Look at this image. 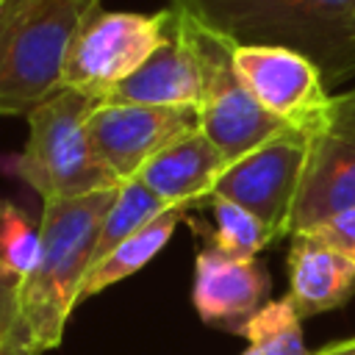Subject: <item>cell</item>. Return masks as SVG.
<instances>
[{"mask_svg": "<svg viewBox=\"0 0 355 355\" xmlns=\"http://www.w3.org/2000/svg\"><path fill=\"white\" fill-rule=\"evenodd\" d=\"M116 189L72 200H44L36 266L17 283H0V355H42L61 344L92 269L100 222Z\"/></svg>", "mask_w": 355, "mask_h": 355, "instance_id": "1", "label": "cell"}, {"mask_svg": "<svg viewBox=\"0 0 355 355\" xmlns=\"http://www.w3.org/2000/svg\"><path fill=\"white\" fill-rule=\"evenodd\" d=\"M233 44L291 47L327 86L355 75V0H166Z\"/></svg>", "mask_w": 355, "mask_h": 355, "instance_id": "2", "label": "cell"}, {"mask_svg": "<svg viewBox=\"0 0 355 355\" xmlns=\"http://www.w3.org/2000/svg\"><path fill=\"white\" fill-rule=\"evenodd\" d=\"M94 105L97 100L83 92L58 89L28 114V141L11 161V169L42 202L119 186L89 139V114Z\"/></svg>", "mask_w": 355, "mask_h": 355, "instance_id": "3", "label": "cell"}, {"mask_svg": "<svg viewBox=\"0 0 355 355\" xmlns=\"http://www.w3.org/2000/svg\"><path fill=\"white\" fill-rule=\"evenodd\" d=\"M316 233L355 258V86L333 94L324 125L308 139V158L288 236Z\"/></svg>", "mask_w": 355, "mask_h": 355, "instance_id": "4", "label": "cell"}, {"mask_svg": "<svg viewBox=\"0 0 355 355\" xmlns=\"http://www.w3.org/2000/svg\"><path fill=\"white\" fill-rule=\"evenodd\" d=\"M180 28L189 39L200 72V130L216 144L227 164L277 136L294 133L255 103L233 67L236 44L227 36L202 25L186 11H180Z\"/></svg>", "mask_w": 355, "mask_h": 355, "instance_id": "5", "label": "cell"}, {"mask_svg": "<svg viewBox=\"0 0 355 355\" xmlns=\"http://www.w3.org/2000/svg\"><path fill=\"white\" fill-rule=\"evenodd\" d=\"M100 0H47L0 33V116L31 114L61 89L69 44Z\"/></svg>", "mask_w": 355, "mask_h": 355, "instance_id": "6", "label": "cell"}, {"mask_svg": "<svg viewBox=\"0 0 355 355\" xmlns=\"http://www.w3.org/2000/svg\"><path fill=\"white\" fill-rule=\"evenodd\" d=\"M172 25V6L155 14L103 8L92 11L69 44L61 72V89H75L97 97L103 89L136 72L169 36Z\"/></svg>", "mask_w": 355, "mask_h": 355, "instance_id": "7", "label": "cell"}, {"mask_svg": "<svg viewBox=\"0 0 355 355\" xmlns=\"http://www.w3.org/2000/svg\"><path fill=\"white\" fill-rule=\"evenodd\" d=\"M233 67L255 103L294 133L311 139L333 108L322 69L291 47L236 44Z\"/></svg>", "mask_w": 355, "mask_h": 355, "instance_id": "8", "label": "cell"}, {"mask_svg": "<svg viewBox=\"0 0 355 355\" xmlns=\"http://www.w3.org/2000/svg\"><path fill=\"white\" fill-rule=\"evenodd\" d=\"M305 158H308L305 136L300 133L277 136L263 147L230 161L222 169L211 194L244 205L258 219H263L277 239H283L288 236Z\"/></svg>", "mask_w": 355, "mask_h": 355, "instance_id": "9", "label": "cell"}, {"mask_svg": "<svg viewBox=\"0 0 355 355\" xmlns=\"http://www.w3.org/2000/svg\"><path fill=\"white\" fill-rule=\"evenodd\" d=\"M200 116L191 105H133L97 103L89 114V139L100 161L122 183L136 178L141 166L172 144L178 136L197 130Z\"/></svg>", "mask_w": 355, "mask_h": 355, "instance_id": "10", "label": "cell"}, {"mask_svg": "<svg viewBox=\"0 0 355 355\" xmlns=\"http://www.w3.org/2000/svg\"><path fill=\"white\" fill-rule=\"evenodd\" d=\"M269 272L258 258H233L205 244L194 258L191 305L208 327L244 333L247 322L269 302Z\"/></svg>", "mask_w": 355, "mask_h": 355, "instance_id": "11", "label": "cell"}, {"mask_svg": "<svg viewBox=\"0 0 355 355\" xmlns=\"http://www.w3.org/2000/svg\"><path fill=\"white\" fill-rule=\"evenodd\" d=\"M175 8V6H172ZM97 103H133V105H191L200 103V72L189 39L180 28V11L175 8V25L158 50L128 78L103 89Z\"/></svg>", "mask_w": 355, "mask_h": 355, "instance_id": "12", "label": "cell"}, {"mask_svg": "<svg viewBox=\"0 0 355 355\" xmlns=\"http://www.w3.org/2000/svg\"><path fill=\"white\" fill-rule=\"evenodd\" d=\"M288 300L302 319L341 308L355 294V258L316 233L291 236Z\"/></svg>", "mask_w": 355, "mask_h": 355, "instance_id": "13", "label": "cell"}, {"mask_svg": "<svg viewBox=\"0 0 355 355\" xmlns=\"http://www.w3.org/2000/svg\"><path fill=\"white\" fill-rule=\"evenodd\" d=\"M225 166V155L197 128L155 153L136 178L166 205L191 208L211 197Z\"/></svg>", "mask_w": 355, "mask_h": 355, "instance_id": "14", "label": "cell"}, {"mask_svg": "<svg viewBox=\"0 0 355 355\" xmlns=\"http://www.w3.org/2000/svg\"><path fill=\"white\" fill-rule=\"evenodd\" d=\"M186 211H189V208L172 205V208H166L158 219H153L150 225H144L141 230H136L133 236H128L119 247H114L100 263H94V266L89 269V275H86V280H83V286H80L78 302H83V300H89V297L105 291L108 286L122 283L125 277H130V275H136L139 269H144V266L166 247V241L172 239L175 227L183 222Z\"/></svg>", "mask_w": 355, "mask_h": 355, "instance_id": "15", "label": "cell"}, {"mask_svg": "<svg viewBox=\"0 0 355 355\" xmlns=\"http://www.w3.org/2000/svg\"><path fill=\"white\" fill-rule=\"evenodd\" d=\"M166 208L161 197H155L139 178H128L119 183L114 202L108 205L100 230H97V241H94V255H92V266L100 263L114 247H119L128 236H133L136 230H141L144 225H150L153 219H158Z\"/></svg>", "mask_w": 355, "mask_h": 355, "instance_id": "16", "label": "cell"}, {"mask_svg": "<svg viewBox=\"0 0 355 355\" xmlns=\"http://www.w3.org/2000/svg\"><path fill=\"white\" fill-rule=\"evenodd\" d=\"M205 205L214 214V230L205 233V244L216 247L219 252L233 258H255L263 247L277 241L272 227L244 205L219 194H211Z\"/></svg>", "mask_w": 355, "mask_h": 355, "instance_id": "17", "label": "cell"}, {"mask_svg": "<svg viewBox=\"0 0 355 355\" xmlns=\"http://www.w3.org/2000/svg\"><path fill=\"white\" fill-rule=\"evenodd\" d=\"M250 347L241 355H311L302 336V316L288 297L269 300L241 333Z\"/></svg>", "mask_w": 355, "mask_h": 355, "instance_id": "18", "label": "cell"}, {"mask_svg": "<svg viewBox=\"0 0 355 355\" xmlns=\"http://www.w3.org/2000/svg\"><path fill=\"white\" fill-rule=\"evenodd\" d=\"M42 252V233L11 202H3L0 216V261L6 283H17L31 275Z\"/></svg>", "mask_w": 355, "mask_h": 355, "instance_id": "19", "label": "cell"}, {"mask_svg": "<svg viewBox=\"0 0 355 355\" xmlns=\"http://www.w3.org/2000/svg\"><path fill=\"white\" fill-rule=\"evenodd\" d=\"M47 0H0V33L6 28H11L17 19L28 17L31 11H36L39 6H44Z\"/></svg>", "mask_w": 355, "mask_h": 355, "instance_id": "20", "label": "cell"}, {"mask_svg": "<svg viewBox=\"0 0 355 355\" xmlns=\"http://www.w3.org/2000/svg\"><path fill=\"white\" fill-rule=\"evenodd\" d=\"M311 355H355V336L344 338V341H336V344H327V347H322L319 352H311Z\"/></svg>", "mask_w": 355, "mask_h": 355, "instance_id": "21", "label": "cell"}, {"mask_svg": "<svg viewBox=\"0 0 355 355\" xmlns=\"http://www.w3.org/2000/svg\"><path fill=\"white\" fill-rule=\"evenodd\" d=\"M0 280H6V277H3V261H0Z\"/></svg>", "mask_w": 355, "mask_h": 355, "instance_id": "22", "label": "cell"}, {"mask_svg": "<svg viewBox=\"0 0 355 355\" xmlns=\"http://www.w3.org/2000/svg\"><path fill=\"white\" fill-rule=\"evenodd\" d=\"M0 216H3V202H0Z\"/></svg>", "mask_w": 355, "mask_h": 355, "instance_id": "23", "label": "cell"}]
</instances>
